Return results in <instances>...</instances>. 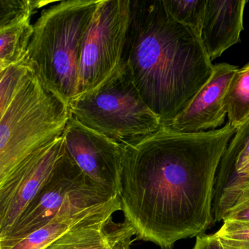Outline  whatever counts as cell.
Masks as SVG:
<instances>
[{
	"label": "cell",
	"mask_w": 249,
	"mask_h": 249,
	"mask_svg": "<svg viewBox=\"0 0 249 249\" xmlns=\"http://www.w3.org/2000/svg\"><path fill=\"white\" fill-rule=\"evenodd\" d=\"M237 129L181 133L161 126L123 145L122 211L135 240L172 249L215 224L214 183L220 161Z\"/></svg>",
	"instance_id": "obj_1"
},
{
	"label": "cell",
	"mask_w": 249,
	"mask_h": 249,
	"mask_svg": "<svg viewBox=\"0 0 249 249\" xmlns=\"http://www.w3.org/2000/svg\"><path fill=\"white\" fill-rule=\"evenodd\" d=\"M124 63L164 127L189 106L214 68L200 37L173 19L163 0H131Z\"/></svg>",
	"instance_id": "obj_2"
},
{
	"label": "cell",
	"mask_w": 249,
	"mask_h": 249,
	"mask_svg": "<svg viewBox=\"0 0 249 249\" xmlns=\"http://www.w3.org/2000/svg\"><path fill=\"white\" fill-rule=\"evenodd\" d=\"M100 0H68L44 10L26 59L40 81L70 106L76 96L83 43Z\"/></svg>",
	"instance_id": "obj_3"
},
{
	"label": "cell",
	"mask_w": 249,
	"mask_h": 249,
	"mask_svg": "<svg viewBox=\"0 0 249 249\" xmlns=\"http://www.w3.org/2000/svg\"><path fill=\"white\" fill-rule=\"evenodd\" d=\"M70 106L36 72L0 115V181L32 153L63 135Z\"/></svg>",
	"instance_id": "obj_4"
},
{
	"label": "cell",
	"mask_w": 249,
	"mask_h": 249,
	"mask_svg": "<svg viewBox=\"0 0 249 249\" xmlns=\"http://www.w3.org/2000/svg\"><path fill=\"white\" fill-rule=\"evenodd\" d=\"M70 111L84 126L122 145L161 127L160 118L142 100L125 65L95 89L73 99Z\"/></svg>",
	"instance_id": "obj_5"
},
{
	"label": "cell",
	"mask_w": 249,
	"mask_h": 249,
	"mask_svg": "<svg viewBox=\"0 0 249 249\" xmlns=\"http://www.w3.org/2000/svg\"><path fill=\"white\" fill-rule=\"evenodd\" d=\"M118 197L93 182L65 148L50 177L18 221L0 235V249H8L57 215L106 205Z\"/></svg>",
	"instance_id": "obj_6"
},
{
	"label": "cell",
	"mask_w": 249,
	"mask_h": 249,
	"mask_svg": "<svg viewBox=\"0 0 249 249\" xmlns=\"http://www.w3.org/2000/svg\"><path fill=\"white\" fill-rule=\"evenodd\" d=\"M130 14L131 0H100L83 43L75 97L95 89L123 68Z\"/></svg>",
	"instance_id": "obj_7"
},
{
	"label": "cell",
	"mask_w": 249,
	"mask_h": 249,
	"mask_svg": "<svg viewBox=\"0 0 249 249\" xmlns=\"http://www.w3.org/2000/svg\"><path fill=\"white\" fill-rule=\"evenodd\" d=\"M64 148L61 136L32 153L0 181V235L12 228L49 178Z\"/></svg>",
	"instance_id": "obj_8"
},
{
	"label": "cell",
	"mask_w": 249,
	"mask_h": 249,
	"mask_svg": "<svg viewBox=\"0 0 249 249\" xmlns=\"http://www.w3.org/2000/svg\"><path fill=\"white\" fill-rule=\"evenodd\" d=\"M62 137L65 149L85 175L119 196L123 145L84 126L71 114Z\"/></svg>",
	"instance_id": "obj_9"
},
{
	"label": "cell",
	"mask_w": 249,
	"mask_h": 249,
	"mask_svg": "<svg viewBox=\"0 0 249 249\" xmlns=\"http://www.w3.org/2000/svg\"><path fill=\"white\" fill-rule=\"evenodd\" d=\"M239 68L228 63L214 65L209 81L169 127L181 133L214 130L224 122L225 97L230 83Z\"/></svg>",
	"instance_id": "obj_10"
},
{
	"label": "cell",
	"mask_w": 249,
	"mask_h": 249,
	"mask_svg": "<svg viewBox=\"0 0 249 249\" xmlns=\"http://www.w3.org/2000/svg\"><path fill=\"white\" fill-rule=\"evenodd\" d=\"M249 118L238 129L221 158L215 176L213 198L214 222L226 214L249 186Z\"/></svg>",
	"instance_id": "obj_11"
},
{
	"label": "cell",
	"mask_w": 249,
	"mask_h": 249,
	"mask_svg": "<svg viewBox=\"0 0 249 249\" xmlns=\"http://www.w3.org/2000/svg\"><path fill=\"white\" fill-rule=\"evenodd\" d=\"M246 0H207L201 40L211 60L240 42Z\"/></svg>",
	"instance_id": "obj_12"
},
{
	"label": "cell",
	"mask_w": 249,
	"mask_h": 249,
	"mask_svg": "<svg viewBox=\"0 0 249 249\" xmlns=\"http://www.w3.org/2000/svg\"><path fill=\"white\" fill-rule=\"evenodd\" d=\"M109 215L69 230L43 249H131L133 227Z\"/></svg>",
	"instance_id": "obj_13"
},
{
	"label": "cell",
	"mask_w": 249,
	"mask_h": 249,
	"mask_svg": "<svg viewBox=\"0 0 249 249\" xmlns=\"http://www.w3.org/2000/svg\"><path fill=\"white\" fill-rule=\"evenodd\" d=\"M122 211L119 197L106 205L89 208L78 213L57 215L46 225L29 234L7 249H43L75 227L95 221Z\"/></svg>",
	"instance_id": "obj_14"
},
{
	"label": "cell",
	"mask_w": 249,
	"mask_h": 249,
	"mask_svg": "<svg viewBox=\"0 0 249 249\" xmlns=\"http://www.w3.org/2000/svg\"><path fill=\"white\" fill-rule=\"evenodd\" d=\"M33 34L31 19L0 28V71L25 58Z\"/></svg>",
	"instance_id": "obj_15"
},
{
	"label": "cell",
	"mask_w": 249,
	"mask_h": 249,
	"mask_svg": "<svg viewBox=\"0 0 249 249\" xmlns=\"http://www.w3.org/2000/svg\"><path fill=\"white\" fill-rule=\"evenodd\" d=\"M225 105L229 123L237 130L249 118V63L239 68L233 76Z\"/></svg>",
	"instance_id": "obj_16"
},
{
	"label": "cell",
	"mask_w": 249,
	"mask_h": 249,
	"mask_svg": "<svg viewBox=\"0 0 249 249\" xmlns=\"http://www.w3.org/2000/svg\"><path fill=\"white\" fill-rule=\"evenodd\" d=\"M34 72L26 56L21 62L0 71V115L5 113L17 91Z\"/></svg>",
	"instance_id": "obj_17"
},
{
	"label": "cell",
	"mask_w": 249,
	"mask_h": 249,
	"mask_svg": "<svg viewBox=\"0 0 249 249\" xmlns=\"http://www.w3.org/2000/svg\"><path fill=\"white\" fill-rule=\"evenodd\" d=\"M207 0H163L173 19L193 30L201 38Z\"/></svg>",
	"instance_id": "obj_18"
},
{
	"label": "cell",
	"mask_w": 249,
	"mask_h": 249,
	"mask_svg": "<svg viewBox=\"0 0 249 249\" xmlns=\"http://www.w3.org/2000/svg\"><path fill=\"white\" fill-rule=\"evenodd\" d=\"M52 3L37 0H0V28L31 19L42 7Z\"/></svg>",
	"instance_id": "obj_19"
},
{
	"label": "cell",
	"mask_w": 249,
	"mask_h": 249,
	"mask_svg": "<svg viewBox=\"0 0 249 249\" xmlns=\"http://www.w3.org/2000/svg\"><path fill=\"white\" fill-rule=\"evenodd\" d=\"M215 234L227 249H249V224L224 221Z\"/></svg>",
	"instance_id": "obj_20"
},
{
	"label": "cell",
	"mask_w": 249,
	"mask_h": 249,
	"mask_svg": "<svg viewBox=\"0 0 249 249\" xmlns=\"http://www.w3.org/2000/svg\"><path fill=\"white\" fill-rule=\"evenodd\" d=\"M224 221H237L249 224V186L226 214Z\"/></svg>",
	"instance_id": "obj_21"
},
{
	"label": "cell",
	"mask_w": 249,
	"mask_h": 249,
	"mask_svg": "<svg viewBox=\"0 0 249 249\" xmlns=\"http://www.w3.org/2000/svg\"><path fill=\"white\" fill-rule=\"evenodd\" d=\"M192 249H227L221 243L216 234H199Z\"/></svg>",
	"instance_id": "obj_22"
},
{
	"label": "cell",
	"mask_w": 249,
	"mask_h": 249,
	"mask_svg": "<svg viewBox=\"0 0 249 249\" xmlns=\"http://www.w3.org/2000/svg\"><path fill=\"white\" fill-rule=\"evenodd\" d=\"M246 173H247V176L249 177V167H248L247 171H246Z\"/></svg>",
	"instance_id": "obj_23"
}]
</instances>
